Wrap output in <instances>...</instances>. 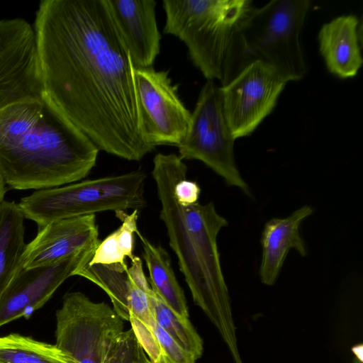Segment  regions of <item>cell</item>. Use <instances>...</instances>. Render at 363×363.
Returning a JSON list of instances; mask_svg holds the SVG:
<instances>
[{"label":"cell","instance_id":"obj_1","mask_svg":"<svg viewBox=\"0 0 363 363\" xmlns=\"http://www.w3.org/2000/svg\"><path fill=\"white\" fill-rule=\"evenodd\" d=\"M33 29L45 88L69 120L108 154L140 161L152 152L135 67L106 0H43Z\"/></svg>","mask_w":363,"mask_h":363},{"label":"cell","instance_id":"obj_2","mask_svg":"<svg viewBox=\"0 0 363 363\" xmlns=\"http://www.w3.org/2000/svg\"><path fill=\"white\" fill-rule=\"evenodd\" d=\"M99 149L59 109L43 82L33 27L0 20V176L40 190L85 178Z\"/></svg>","mask_w":363,"mask_h":363},{"label":"cell","instance_id":"obj_3","mask_svg":"<svg viewBox=\"0 0 363 363\" xmlns=\"http://www.w3.org/2000/svg\"><path fill=\"white\" fill-rule=\"evenodd\" d=\"M187 166L176 154H157L152 174L160 203V216L181 272L199 306L218 330L235 363H241L236 328L217 245L219 231L227 220L214 203L181 205L174 189L186 178Z\"/></svg>","mask_w":363,"mask_h":363},{"label":"cell","instance_id":"obj_4","mask_svg":"<svg viewBox=\"0 0 363 363\" xmlns=\"http://www.w3.org/2000/svg\"><path fill=\"white\" fill-rule=\"evenodd\" d=\"M164 33L179 38L194 65L222 86L238 74L237 30L252 6L249 0H164Z\"/></svg>","mask_w":363,"mask_h":363},{"label":"cell","instance_id":"obj_5","mask_svg":"<svg viewBox=\"0 0 363 363\" xmlns=\"http://www.w3.org/2000/svg\"><path fill=\"white\" fill-rule=\"evenodd\" d=\"M308 0H273L251 6L237 31L238 73L254 61L272 67L286 82L301 79L306 72L301 33L310 6Z\"/></svg>","mask_w":363,"mask_h":363},{"label":"cell","instance_id":"obj_6","mask_svg":"<svg viewBox=\"0 0 363 363\" xmlns=\"http://www.w3.org/2000/svg\"><path fill=\"white\" fill-rule=\"evenodd\" d=\"M146 174L140 171L36 190L18 203L25 218L38 228L57 220L106 211L140 210Z\"/></svg>","mask_w":363,"mask_h":363},{"label":"cell","instance_id":"obj_7","mask_svg":"<svg viewBox=\"0 0 363 363\" xmlns=\"http://www.w3.org/2000/svg\"><path fill=\"white\" fill-rule=\"evenodd\" d=\"M234 141L223 113L221 87L208 80L191 113L187 133L177 145L178 155L183 160L201 161L223 177L227 185L250 195L249 186L235 162Z\"/></svg>","mask_w":363,"mask_h":363},{"label":"cell","instance_id":"obj_8","mask_svg":"<svg viewBox=\"0 0 363 363\" xmlns=\"http://www.w3.org/2000/svg\"><path fill=\"white\" fill-rule=\"evenodd\" d=\"M123 319L105 302L82 292L67 293L56 312V345L76 363H104Z\"/></svg>","mask_w":363,"mask_h":363},{"label":"cell","instance_id":"obj_9","mask_svg":"<svg viewBox=\"0 0 363 363\" xmlns=\"http://www.w3.org/2000/svg\"><path fill=\"white\" fill-rule=\"evenodd\" d=\"M134 82L143 139L154 147L177 146L187 133L191 113L168 73L152 67L135 68Z\"/></svg>","mask_w":363,"mask_h":363},{"label":"cell","instance_id":"obj_10","mask_svg":"<svg viewBox=\"0 0 363 363\" xmlns=\"http://www.w3.org/2000/svg\"><path fill=\"white\" fill-rule=\"evenodd\" d=\"M286 82L272 67L257 60L221 86L223 113L234 140L257 128L273 110Z\"/></svg>","mask_w":363,"mask_h":363},{"label":"cell","instance_id":"obj_11","mask_svg":"<svg viewBox=\"0 0 363 363\" xmlns=\"http://www.w3.org/2000/svg\"><path fill=\"white\" fill-rule=\"evenodd\" d=\"M97 246L80 250L53 264L21 268L0 299V327L21 317L28 318L60 286L91 260Z\"/></svg>","mask_w":363,"mask_h":363},{"label":"cell","instance_id":"obj_12","mask_svg":"<svg viewBox=\"0 0 363 363\" xmlns=\"http://www.w3.org/2000/svg\"><path fill=\"white\" fill-rule=\"evenodd\" d=\"M99 242L94 214L54 220L38 228L35 238L26 244L21 266L24 269L49 266Z\"/></svg>","mask_w":363,"mask_h":363},{"label":"cell","instance_id":"obj_13","mask_svg":"<svg viewBox=\"0 0 363 363\" xmlns=\"http://www.w3.org/2000/svg\"><path fill=\"white\" fill-rule=\"evenodd\" d=\"M135 68L152 66L160 50L155 0H106Z\"/></svg>","mask_w":363,"mask_h":363},{"label":"cell","instance_id":"obj_14","mask_svg":"<svg viewBox=\"0 0 363 363\" xmlns=\"http://www.w3.org/2000/svg\"><path fill=\"white\" fill-rule=\"evenodd\" d=\"M313 212V209L306 205L286 218H274L265 223L262 233V256L259 267L262 284H274L291 249L296 250L302 257L307 255L299 228L302 221Z\"/></svg>","mask_w":363,"mask_h":363},{"label":"cell","instance_id":"obj_15","mask_svg":"<svg viewBox=\"0 0 363 363\" xmlns=\"http://www.w3.org/2000/svg\"><path fill=\"white\" fill-rule=\"evenodd\" d=\"M358 24L357 16H341L325 23L319 32L320 51L327 67L341 78L355 76L363 62Z\"/></svg>","mask_w":363,"mask_h":363},{"label":"cell","instance_id":"obj_16","mask_svg":"<svg viewBox=\"0 0 363 363\" xmlns=\"http://www.w3.org/2000/svg\"><path fill=\"white\" fill-rule=\"evenodd\" d=\"M24 219L15 201L4 200L0 203V299L22 268L21 257L26 246Z\"/></svg>","mask_w":363,"mask_h":363},{"label":"cell","instance_id":"obj_17","mask_svg":"<svg viewBox=\"0 0 363 363\" xmlns=\"http://www.w3.org/2000/svg\"><path fill=\"white\" fill-rule=\"evenodd\" d=\"M136 235L141 241L151 289L177 314L189 318L184 293L175 277L169 255L162 247L153 245L138 230Z\"/></svg>","mask_w":363,"mask_h":363},{"label":"cell","instance_id":"obj_18","mask_svg":"<svg viewBox=\"0 0 363 363\" xmlns=\"http://www.w3.org/2000/svg\"><path fill=\"white\" fill-rule=\"evenodd\" d=\"M0 363H76L56 345L18 333L0 337Z\"/></svg>","mask_w":363,"mask_h":363},{"label":"cell","instance_id":"obj_19","mask_svg":"<svg viewBox=\"0 0 363 363\" xmlns=\"http://www.w3.org/2000/svg\"><path fill=\"white\" fill-rule=\"evenodd\" d=\"M138 210L128 214L125 211H116L121 225L115 231L100 241L88 264H126L125 259H133L135 234L138 231Z\"/></svg>","mask_w":363,"mask_h":363},{"label":"cell","instance_id":"obj_20","mask_svg":"<svg viewBox=\"0 0 363 363\" xmlns=\"http://www.w3.org/2000/svg\"><path fill=\"white\" fill-rule=\"evenodd\" d=\"M128 267L127 264H86L74 275L82 277L102 289L109 296L115 312L123 320H129Z\"/></svg>","mask_w":363,"mask_h":363},{"label":"cell","instance_id":"obj_21","mask_svg":"<svg viewBox=\"0 0 363 363\" xmlns=\"http://www.w3.org/2000/svg\"><path fill=\"white\" fill-rule=\"evenodd\" d=\"M148 295L156 323L177 344L199 359L203 353V340L189 319L173 311L152 289Z\"/></svg>","mask_w":363,"mask_h":363},{"label":"cell","instance_id":"obj_22","mask_svg":"<svg viewBox=\"0 0 363 363\" xmlns=\"http://www.w3.org/2000/svg\"><path fill=\"white\" fill-rule=\"evenodd\" d=\"M152 330L162 353L168 363H196L197 359L177 344L157 323Z\"/></svg>","mask_w":363,"mask_h":363},{"label":"cell","instance_id":"obj_23","mask_svg":"<svg viewBox=\"0 0 363 363\" xmlns=\"http://www.w3.org/2000/svg\"><path fill=\"white\" fill-rule=\"evenodd\" d=\"M174 193L179 203L190 205L198 202L201 188L196 182L184 178L176 184Z\"/></svg>","mask_w":363,"mask_h":363},{"label":"cell","instance_id":"obj_24","mask_svg":"<svg viewBox=\"0 0 363 363\" xmlns=\"http://www.w3.org/2000/svg\"><path fill=\"white\" fill-rule=\"evenodd\" d=\"M352 351L353 352V353L354 354V357L363 359V346H362V344H359V345H354L352 348Z\"/></svg>","mask_w":363,"mask_h":363},{"label":"cell","instance_id":"obj_25","mask_svg":"<svg viewBox=\"0 0 363 363\" xmlns=\"http://www.w3.org/2000/svg\"><path fill=\"white\" fill-rule=\"evenodd\" d=\"M6 184L0 176V203L4 200V196L6 193Z\"/></svg>","mask_w":363,"mask_h":363},{"label":"cell","instance_id":"obj_26","mask_svg":"<svg viewBox=\"0 0 363 363\" xmlns=\"http://www.w3.org/2000/svg\"><path fill=\"white\" fill-rule=\"evenodd\" d=\"M150 363H168V362L164 355L162 354L156 361L151 362Z\"/></svg>","mask_w":363,"mask_h":363},{"label":"cell","instance_id":"obj_27","mask_svg":"<svg viewBox=\"0 0 363 363\" xmlns=\"http://www.w3.org/2000/svg\"><path fill=\"white\" fill-rule=\"evenodd\" d=\"M150 362H151V361L150 360L148 357L146 355L142 359L137 362L136 363H150Z\"/></svg>","mask_w":363,"mask_h":363},{"label":"cell","instance_id":"obj_28","mask_svg":"<svg viewBox=\"0 0 363 363\" xmlns=\"http://www.w3.org/2000/svg\"><path fill=\"white\" fill-rule=\"evenodd\" d=\"M362 362H363L362 359H359L358 357H354L353 363H362Z\"/></svg>","mask_w":363,"mask_h":363}]
</instances>
